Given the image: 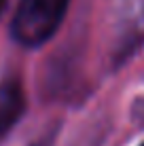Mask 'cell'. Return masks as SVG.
<instances>
[{"instance_id":"6da1fadb","label":"cell","mask_w":144,"mask_h":146,"mask_svg":"<svg viewBox=\"0 0 144 146\" xmlns=\"http://www.w3.org/2000/svg\"><path fill=\"white\" fill-rule=\"evenodd\" d=\"M68 0H21L13 17V38L23 47H38L55 34Z\"/></svg>"},{"instance_id":"5b68a950","label":"cell","mask_w":144,"mask_h":146,"mask_svg":"<svg viewBox=\"0 0 144 146\" xmlns=\"http://www.w3.org/2000/svg\"><path fill=\"white\" fill-rule=\"evenodd\" d=\"M142 146H144V144H142Z\"/></svg>"},{"instance_id":"7a4b0ae2","label":"cell","mask_w":144,"mask_h":146,"mask_svg":"<svg viewBox=\"0 0 144 146\" xmlns=\"http://www.w3.org/2000/svg\"><path fill=\"white\" fill-rule=\"evenodd\" d=\"M121 36L125 49H131L144 42V0H123Z\"/></svg>"},{"instance_id":"3957f363","label":"cell","mask_w":144,"mask_h":146,"mask_svg":"<svg viewBox=\"0 0 144 146\" xmlns=\"http://www.w3.org/2000/svg\"><path fill=\"white\" fill-rule=\"evenodd\" d=\"M23 108H26V100L21 87L15 80L0 83V135L7 133L17 123Z\"/></svg>"},{"instance_id":"277c9868","label":"cell","mask_w":144,"mask_h":146,"mask_svg":"<svg viewBox=\"0 0 144 146\" xmlns=\"http://www.w3.org/2000/svg\"><path fill=\"white\" fill-rule=\"evenodd\" d=\"M0 7H2V0H0Z\"/></svg>"}]
</instances>
